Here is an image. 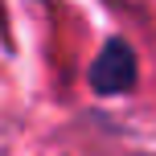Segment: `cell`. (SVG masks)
Masks as SVG:
<instances>
[{
  "label": "cell",
  "mask_w": 156,
  "mask_h": 156,
  "mask_svg": "<svg viewBox=\"0 0 156 156\" xmlns=\"http://www.w3.org/2000/svg\"><path fill=\"white\" fill-rule=\"evenodd\" d=\"M90 86L99 94H123L136 86V54L127 41L111 37L107 45L99 49V58H94V70H90Z\"/></svg>",
  "instance_id": "cell-1"
}]
</instances>
